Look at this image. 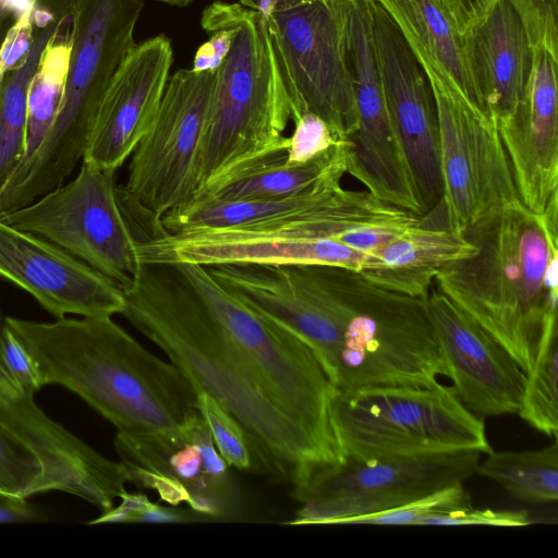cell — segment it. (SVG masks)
I'll return each instance as SVG.
<instances>
[{"label": "cell", "mask_w": 558, "mask_h": 558, "mask_svg": "<svg viewBox=\"0 0 558 558\" xmlns=\"http://www.w3.org/2000/svg\"><path fill=\"white\" fill-rule=\"evenodd\" d=\"M477 251L442 267L434 287L526 373L558 317V214L506 208L468 230Z\"/></svg>", "instance_id": "cell-3"}, {"label": "cell", "mask_w": 558, "mask_h": 558, "mask_svg": "<svg viewBox=\"0 0 558 558\" xmlns=\"http://www.w3.org/2000/svg\"><path fill=\"white\" fill-rule=\"evenodd\" d=\"M202 27L206 32L229 28L232 40L216 70L199 187L284 153V131L291 120L265 16L240 3L217 1L204 10Z\"/></svg>", "instance_id": "cell-5"}, {"label": "cell", "mask_w": 558, "mask_h": 558, "mask_svg": "<svg viewBox=\"0 0 558 558\" xmlns=\"http://www.w3.org/2000/svg\"><path fill=\"white\" fill-rule=\"evenodd\" d=\"M558 323L545 328L534 361L525 373L520 417L539 433L557 437L558 433Z\"/></svg>", "instance_id": "cell-27"}, {"label": "cell", "mask_w": 558, "mask_h": 558, "mask_svg": "<svg viewBox=\"0 0 558 558\" xmlns=\"http://www.w3.org/2000/svg\"><path fill=\"white\" fill-rule=\"evenodd\" d=\"M211 36L195 53L193 70H217L226 58L232 40V32L229 28L219 27L208 32Z\"/></svg>", "instance_id": "cell-37"}, {"label": "cell", "mask_w": 558, "mask_h": 558, "mask_svg": "<svg viewBox=\"0 0 558 558\" xmlns=\"http://www.w3.org/2000/svg\"><path fill=\"white\" fill-rule=\"evenodd\" d=\"M375 1L396 23L425 74L457 89L481 108L465 57L463 36L437 0Z\"/></svg>", "instance_id": "cell-23"}, {"label": "cell", "mask_w": 558, "mask_h": 558, "mask_svg": "<svg viewBox=\"0 0 558 558\" xmlns=\"http://www.w3.org/2000/svg\"><path fill=\"white\" fill-rule=\"evenodd\" d=\"M426 304L446 376L461 403L480 417L518 413L525 373L513 356L434 284Z\"/></svg>", "instance_id": "cell-16"}, {"label": "cell", "mask_w": 558, "mask_h": 558, "mask_svg": "<svg viewBox=\"0 0 558 558\" xmlns=\"http://www.w3.org/2000/svg\"><path fill=\"white\" fill-rule=\"evenodd\" d=\"M476 251L464 234L423 221L368 253L359 272L381 288L426 299L442 267Z\"/></svg>", "instance_id": "cell-21"}, {"label": "cell", "mask_w": 558, "mask_h": 558, "mask_svg": "<svg viewBox=\"0 0 558 558\" xmlns=\"http://www.w3.org/2000/svg\"><path fill=\"white\" fill-rule=\"evenodd\" d=\"M478 450L411 457L342 460L316 469L292 489L300 502L286 524H343L347 520L404 506L477 472Z\"/></svg>", "instance_id": "cell-9"}, {"label": "cell", "mask_w": 558, "mask_h": 558, "mask_svg": "<svg viewBox=\"0 0 558 558\" xmlns=\"http://www.w3.org/2000/svg\"><path fill=\"white\" fill-rule=\"evenodd\" d=\"M122 290L120 315L158 345L197 392L211 396L240 422L272 472L294 488L317 468L332 464L272 398L187 264L142 263Z\"/></svg>", "instance_id": "cell-1"}, {"label": "cell", "mask_w": 558, "mask_h": 558, "mask_svg": "<svg viewBox=\"0 0 558 558\" xmlns=\"http://www.w3.org/2000/svg\"><path fill=\"white\" fill-rule=\"evenodd\" d=\"M155 1L167 3L169 5L185 7V5L190 4L193 0H155Z\"/></svg>", "instance_id": "cell-42"}, {"label": "cell", "mask_w": 558, "mask_h": 558, "mask_svg": "<svg viewBox=\"0 0 558 558\" xmlns=\"http://www.w3.org/2000/svg\"><path fill=\"white\" fill-rule=\"evenodd\" d=\"M331 422L343 458L493 451L483 417L451 386H372L336 390Z\"/></svg>", "instance_id": "cell-7"}, {"label": "cell", "mask_w": 558, "mask_h": 558, "mask_svg": "<svg viewBox=\"0 0 558 558\" xmlns=\"http://www.w3.org/2000/svg\"><path fill=\"white\" fill-rule=\"evenodd\" d=\"M0 361V424L21 440L44 469L46 492L75 495L106 512L125 492L123 463L112 461L49 418Z\"/></svg>", "instance_id": "cell-15"}, {"label": "cell", "mask_w": 558, "mask_h": 558, "mask_svg": "<svg viewBox=\"0 0 558 558\" xmlns=\"http://www.w3.org/2000/svg\"><path fill=\"white\" fill-rule=\"evenodd\" d=\"M498 1L499 0H437L462 36L482 23Z\"/></svg>", "instance_id": "cell-36"}, {"label": "cell", "mask_w": 558, "mask_h": 558, "mask_svg": "<svg viewBox=\"0 0 558 558\" xmlns=\"http://www.w3.org/2000/svg\"><path fill=\"white\" fill-rule=\"evenodd\" d=\"M351 153V142L343 141L300 165H287L286 151L270 155L208 181L197 190L190 204L296 195L324 181L342 180Z\"/></svg>", "instance_id": "cell-22"}, {"label": "cell", "mask_w": 558, "mask_h": 558, "mask_svg": "<svg viewBox=\"0 0 558 558\" xmlns=\"http://www.w3.org/2000/svg\"><path fill=\"white\" fill-rule=\"evenodd\" d=\"M558 59L533 49L525 95L496 122L521 204L536 215L558 214Z\"/></svg>", "instance_id": "cell-19"}, {"label": "cell", "mask_w": 558, "mask_h": 558, "mask_svg": "<svg viewBox=\"0 0 558 558\" xmlns=\"http://www.w3.org/2000/svg\"><path fill=\"white\" fill-rule=\"evenodd\" d=\"M4 323L31 356L40 388H68L119 433L174 427L198 412V392L184 374L145 349L111 316L52 323L5 317Z\"/></svg>", "instance_id": "cell-2"}, {"label": "cell", "mask_w": 558, "mask_h": 558, "mask_svg": "<svg viewBox=\"0 0 558 558\" xmlns=\"http://www.w3.org/2000/svg\"><path fill=\"white\" fill-rule=\"evenodd\" d=\"M34 41L35 26L32 8L12 24L0 45V84L7 74L25 62Z\"/></svg>", "instance_id": "cell-34"}, {"label": "cell", "mask_w": 558, "mask_h": 558, "mask_svg": "<svg viewBox=\"0 0 558 558\" xmlns=\"http://www.w3.org/2000/svg\"><path fill=\"white\" fill-rule=\"evenodd\" d=\"M114 448L128 482L161 500L190 508L209 521L232 514L236 500L228 463L199 411L183 424L145 433H117Z\"/></svg>", "instance_id": "cell-13"}, {"label": "cell", "mask_w": 558, "mask_h": 558, "mask_svg": "<svg viewBox=\"0 0 558 558\" xmlns=\"http://www.w3.org/2000/svg\"><path fill=\"white\" fill-rule=\"evenodd\" d=\"M209 521L204 515L194 510L163 507L158 504H151L149 509L143 513L138 523H187V522Z\"/></svg>", "instance_id": "cell-40"}, {"label": "cell", "mask_w": 558, "mask_h": 558, "mask_svg": "<svg viewBox=\"0 0 558 558\" xmlns=\"http://www.w3.org/2000/svg\"><path fill=\"white\" fill-rule=\"evenodd\" d=\"M531 522L526 510L474 509L471 506L461 510L428 518L424 521L423 525H488L517 527L529 525Z\"/></svg>", "instance_id": "cell-33"}, {"label": "cell", "mask_w": 558, "mask_h": 558, "mask_svg": "<svg viewBox=\"0 0 558 558\" xmlns=\"http://www.w3.org/2000/svg\"><path fill=\"white\" fill-rule=\"evenodd\" d=\"M471 506L472 500L469 492L463 486V483H458L404 506L374 514L352 518L343 524L423 525L424 521L428 518Z\"/></svg>", "instance_id": "cell-29"}, {"label": "cell", "mask_w": 558, "mask_h": 558, "mask_svg": "<svg viewBox=\"0 0 558 558\" xmlns=\"http://www.w3.org/2000/svg\"><path fill=\"white\" fill-rule=\"evenodd\" d=\"M4 320H5V316H4L3 310L0 305V327L3 325Z\"/></svg>", "instance_id": "cell-43"}, {"label": "cell", "mask_w": 558, "mask_h": 558, "mask_svg": "<svg viewBox=\"0 0 558 558\" xmlns=\"http://www.w3.org/2000/svg\"><path fill=\"white\" fill-rule=\"evenodd\" d=\"M171 64L167 37L135 45L102 97L82 162L116 172L131 157L156 120Z\"/></svg>", "instance_id": "cell-18"}, {"label": "cell", "mask_w": 558, "mask_h": 558, "mask_svg": "<svg viewBox=\"0 0 558 558\" xmlns=\"http://www.w3.org/2000/svg\"><path fill=\"white\" fill-rule=\"evenodd\" d=\"M121 504L102 512L101 515L89 524L100 523H138L140 517L151 506V501L146 495L141 493H128L121 495Z\"/></svg>", "instance_id": "cell-38"}, {"label": "cell", "mask_w": 558, "mask_h": 558, "mask_svg": "<svg viewBox=\"0 0 558 558\" xmlns=\"http://www.w3.org/2000/svg\"><path fill=\"white\" fill-rule=\"evenodd\" d=\"M46 521L45 513L26 498L0 494V523H29Z\"/></svg>", "instance_id": "cell-39"}, {"label": "cell", "mask_w": 558, "mask_h": 558, "mask_svg": "<svg viewBox=\"0 0 558 558\" xmlns=\"http://www.w3.org/2000/svg\"><path fill=\"white\" fill-rule=\"evenodd\" d=\"M293 123V133L288 136L287 165L304 163L339 142L325 121L312 112L302 113Z\"/></svg>", "instance_id": "cell-32"}, {"label": "cell", "mask_w": 558, "mask_h": 558, "mask_svg": "<svg viewBox=\"0 0 558 558\" xmlns=\"http://www.w3.org/2000/svg\"><path fill=\"white\" fill-rule=\"evenodd\" d=\"M0 361L21 387L34 392L40 388L31 356L5 323L0 327Z\"/></svg>", "instance_id": "cell-35"}, {"label": "cell", "mask_w": 558, "mask_h": 558, "mask_svg": "<svg viewBox=\"0 0 558 558\" xmlns=\"http://www.w3.org/2000/svg\"><path fill=\"white\" fill-rule=\"evenodd\" d=\"M215 81L216 70L169 76L156 120L130 157L124 190L160 228L199 187Z\"/></svg>", "instance_id": "cell-10"}, {"label": "cell", "mask_w": 558, "mask_h": 558, "mask_svg": "<svg viewBox=\"0 0 558 558\" xmlns=\"http://www.w3.org/2000/svg\"><path fill=\"white\" fill-rule=\"evenodd\" d=\"M518 14L532 49L558 59L557 0H507Z\"/></svg>", "instance_id": "cell-31"}, {"label": "cell", "mask_w": 558, "mask_h": 558, "mask_svg": "<svg viewBox=\"0 0 558 558\" xmlns=\"http://www.w3.org/2000/svg\"><path fill=\"white\" fill-rule=\"evenodd\" d=\"M63 15L34 24L35 41L25 62L7 74L0 84V189L25 156L27 89L41 51Z\"/></svg>", "instance_id": "cell-25"}, {"label": "cell", "mask_w": 558, "mask_h": 558, "mask_svg": "<svg viewBox=\"0 0 558 558\" xmlns=\"http://www.w3.org/2000/svg\"><path fill=\"white\" fill-rule=\"evenodd\" d=\"M480 475L497 482L514 499L535 505L558 499V440L535 450L497 451L478 464Z\"/></svg>", "instance_id": "cell-26"}, {"label": "cell", "mask_w": 558, "mask_h": 558, "mask_svg": "<svg viewBox=\"0 0 558 558\" xmlns=\"http://www.w3.org/2000/svg\"><path fill=\"white\" fill-rule=\"evenodd\" d=\"M0 277L28 292L57 318L121 314L120 284L52 243L0 219Z\"/></svg>", "instance_id": "cell-17"}, {"label": "cell", "mask_w": 558, "mask_h": 558, "mask_svg": "<svg viewBox=\"0 0 558 558\" xmlns=\"http://www.w3.org/2000/svg\"><path fill=\"white\" fill-rule=\"evenodd\" d=\"M114 175V171L82 162L72 181L0 219L52 243L122 288L142 262L119 203Z\"/></svg>", "instance_id": "cell-11"}, {"label": "cell", "mask_w": 558, "mask_h": 558, "mask_svg": "<svg viewBox=\"0 0 558 558\" xmlns=\"http://www.w3.org/2000/svg\"><path fill=\"white\" fill-rule=\"evenodd\" d=\"M277 0H240V4L260 13L267 19L272 12Z\"/></svg>", "instance_id": "cell-41"}, {"label": "cell", "mask_w": 558, "mask_h": 558, "mask_svg": "<svg viewBox=\"0 0 558 558\" xmlns=\"http://www.w3.org/2000/svg\"><path fill=\"white\" fill-rule=\"evenodd\" d=\"M73 27L74 9L59 22L53 34L47 40L36 72L29 82L26 110V147L22 162L37 151L58 114L69 74Z\"/></svg>", "instance_id": "cell-24"}, {"label": "cell", "mask_w": 558, "mask_h": 558, "mask_svg": "<svg viewBox=\"0 0 558 558\" xmlns=\"http://www.w3.org/2000/svg\"><path fill=\"white\" fill-rule=\"evenodd\" d=\"M333 344L325 371L336 390L430 386L445 375L426 299L326 265Z\"/></svg>", "instance_id": "cell-4"}, {"label": "cell", "mask_w": 558, "mask_h": 558, "mask_svg": "<svg viewBox=\"0 0 558 558\" xmlns=\"http://www.w3.org/2000/svg\"><path fill=\"white\" fill-rule=\"evenodd\" d=\"M436 104L446 227L464 234L522 205L496 123L468 97L426 75Z\"/></svg>", "instance_id": "cell-12"}, {"label": "cell", "mask_w": 558, "mask_h": 558, "mask_svg": "<svg viewBox=\"0 0 558 558\" xmlns=\"http://www.w3.org/2000/svg\"><path fill=\"white\" fill-rule=\"evenodd\" d=\"M465 57L482 110L496 123L522 101L533 62L523 25L507 0L463 36Z\"/></svg>", "instance_id": "cell-20"}, {"label": "cell", "mask_w": 558, "mask_h": 558, "mask_svg": "<svg viewBox=\"0 0 558 558\" xmlns=\"http://www.w3.org/2000/svg\"><path fill=\"white\" fill-rule=\"evenodd\" d=\"M144 0H77L69 74L56 120L37 151L0 189V215L62 184L83 158L102 97L135 47Z\"/></svg>", "instance_id": "cell-6"}, {"label": "cell", "mask_w": 558, "mask_h": 558, "mask_svg": "<svg viewBox=\"0 0 558 558\" xmlns=\"http://www.w3.org/2000/svg\"><path fill=\"white\" fill-rule=\"evenodd\" d=\"M197 409L228 465L242 471L253 470L259 458L252 438L240 422L221 403L203 391L197 393Z\"/></svg>", "instance_id": "cell-28"}, {"label": "cell", "mask_w": 558, "mask_h": 558, "mask_svg": "<svg viewBox=\"0 0 558 558\" xmlns=\"http://www.w3.org/2000/svg\"><path fill=\"white\" fill-rule=\"evenodd\" d=\"M46 492L37 457L0 424V494L27 498Z\"/></svg>", "instance_id": "cell-30"}, {"label": "cell", "mask_w": 558, "mask_h": 558, "mask_svg": "<svg viewBox=\"0 0 558 558\" xmlns=\"http://www.w3.org/2000/svg\"><path fill=\"white\" fill-rule=\"evenodd\" d=\"M348 8L349 0H277L266 19L291 120L312 112L339 142L357 128Z\"/></svg>", "instance_id": "cell-8"}, {"label": "cell", "mask_w": 558, "mask_h": 558, "mask_svg": "<svg viewBox=\"0 0 558 558\" xmlns=\"http://www.w3.org/2000/svg\"><path fill=\"white\" fill-rule=\"evenodd\" d=\"M368 1L387 113L425 217L439 207L444 193L435 99L424 70L396 23L380 4Z\"/></svg>", "instance_id": "cell-14"}]
</instances>
